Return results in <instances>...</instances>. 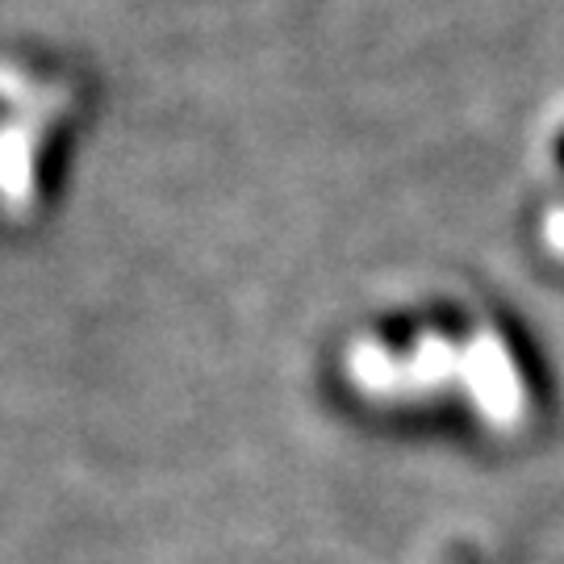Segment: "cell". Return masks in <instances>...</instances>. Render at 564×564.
<instances>
[{
  "label": "cell",
  "mask_w": 564,
  "mask_h": 564,
  "mask_svg": "<svg viewBox=\"0 0 564 564\" xmlns=\"http://www.w3.org/2000/svg\"><path fill=\"white\" fill-rule=\"evenodd\" d=\"M0 101L13 105L18 121H30V126H42V121L59 118L63 109L72 105V93L63 84H42L30 80L18 67H0Z\"/></svg>",
  "instance_id": "2"
},
{
  "label": "cell",
  "mask_w": 564,
  "mask_h": 564,
  "mask_svg": "<svg viewBox=\"0 0 564 564\" xmlns=\"http://www.w3.org/2000/svg\"><path fill=\"white\" fill-rule=\"evenodd\" d=\"M34 147H39V126L30 121H9L0 130V202L30 205L34 197Z\"/></svg>",
  "instance_id": "1"
}]
</instances>
